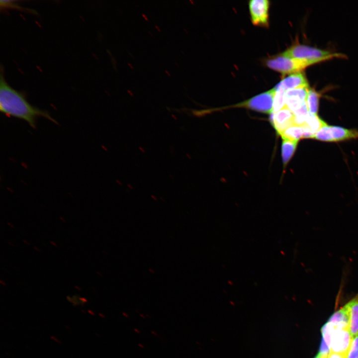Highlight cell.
<instances>
[{
    "label": "cell",
    "mask_w": 358,
    "mask_h": 358,
    "mask_svg": "<svg viewBox=\"0 0 358 358\" xmlns=\"http://www.w3.org/2000/svg\"><path fill=\"white\" fill-rule=\"evenodd\" d=\"M285 93V91L281 89H276V92L273 98L272 112H277L286 106Z\"/></svg>",
    "instance_id": "obj_16"
},
{
    "label": "cell",
    "mask_w": 358,
    "mask_h": 358,
    "mask_svg": "<svg viewBox=\"0 0 358 358\" xmlns=\"http://www.w3.org/2000/svg\"><path fill=\"white\" fill-rule=\"evenodd\" d=\"M297 144V142L283 139L281 145V156L284 168L293 156Z\"/></svg>",
    "instance_id": "obj_14"
},
{
    "label": "cell",
    "mask_w": 358,
    "mask_h": 358,
    "mask_svg": "<svg viewBox=\"0 0 358 358\" xmlns=\"http://www.w3.org/2000/svg\"><path fill=\"white\" fill-rule=\"evenodd\" d=\"M347 355L341 354L340 353L331 352L327 358H346Z\"/></svg>",
    "instance_id": "obj_19"
},
{
    "label": "cell",
    "mask_w": 358,
    "mask_h": 358,
    "mask_svg": "<svg viewBox=\"0 0 358 358\" xmlns=\"http://www.w3.org/2000/svg\"><path fill=\"white\" fill-rule=\"evenodd\" d=\"M275 92L276 89L273 88L242 102L228 107H245L256 111L270 114L272 111Z\"/></svg>",
    "instance_id": "obj_4"
},
{
    "label": "cell",
    "mask_w": 358,
    "mask_h": 358,
    "mask_svg": "<svg viewBox=\"0 0 358 358\" xmlns=\"http://www.w3.org/2000/svg\"><path fill=\"white\" fill-rule=\"evenodd\" d=\"M249 7L253 23L257 26H268L269 1L252 0L249 1Z\"/></svg>",
    "instance_id": "obj_7"
},
{
    "label": "cell",
    "mask_w": 358,
    "mask_h": 358,
    "mask_svg": "<svg viewBox=\"0 0 358 358\" xmlns=\"http://www.w3.org/2000/svg\"><path fill=\"white\" fill-rule=\"evenodd\" d=\"M332 326L330 352L347 355L353 340L349 328Z\"/></svg>",
    "instance_id": "obj_6"
},
{
    "label": "cell",
    "mask_w": 358,
    "mask_h": 358,
    "mask_svg": "<svg viewBox=\"0 0 358 358\" xmlns=\"http://www.w3.org/2000/svg\"><path fill=\"white\" fill-rule=\"evenodd\" d=\"M349 308L346 304L342 308L336 311L328 322L335 327L349 328Z\"/></svg>",
    "instance_id": "obj_12"
},
{
    "label": "cell",
    "mask_w": 358,
    "mask_h": 358,
    "mask_svg": "<svg viewBox=\"0 0 358 358\" xmlns=\"http://www.w3.org/2000/svg\"><path fill=\"white\" fill-rule=\"evenodd\" d=\"M346 358H358V335L353 339Z\"/></svg>",
    "instance_id": "obj_18"
},
{
    "label": "cell",
    "mask_w": 358,
    "mask_h": 358,
    "mask_svg": "<svg viewBox=\"0 0 358 358\" xmlns=\"http://www.w3.org/2000/svg\"><path fill=\"white\" fill-rule=\"evenodd\" d=\"M319 94L315 90L309 89L306 102L308 112L317 115L319 108Z\"/></svg>",
    "instance_id": "obj_15"
},
{
    "label": "cell",
    "mask_w": 358,
    "mask_h": 358,
    "mask_svg": "<svg viewBox=\"0 0 358 358\" xmlns=\"http://www.w3.org/2000/svg\"><path fill=\"white\" fill-rule=\"evenodd\" d=\"M358 138V130L325 124L317 132L314 138L321 141L337 142Z\"/></svg>",
    "instance_id": "obj_5"
},
{
    "label": "cell",
    "mask_w": 358,
    "mask_h": 358,
    "mask_svg": "<svg viewBox=\"0 0 358 358\" xmlns=\"http://www.w3.org/2000/svg\"><path fill=\"white\" fill-rule=\"evenodd\" d=\"M304 130L302 125L294 124L286 128L280 136L282 139L298 142L303 138Z\"/></svg>",
    "instance_id": "obj_13"
},
{
    "label": "cell",
    "mask_w": 358,
    "mask_h": 358,
    "mask_svg": "<svg viewBox=\"0 0 358 358\" xmlns=\"http://www.w3.org/2000/svg\"><path fill=\"white\" fill-rule=\"evenodd\" d=\"M0 6L1 8L3 9H15L19 10L21 11H27L31 13H35V11H33L30 9H27L21 6L18 3H17V1L15 0H0Z\"/></svg>",
    "instance_id": "obj_17"
},
{
    "label": "cell",
    "mask_w": 358,
    "mask_h": 358,
    "mask_svg": "<svg viewBox=\"0 0 358 358\" xmlns=\"http://www.w3.org/2000/svg\"><path fill=\"white\" fill-rule=\"evenodd\" d=\"M320 63L317 61L290 58L281 54L267 60V66L283 75L300 72L306 68Z\"/></svg>",
    "instance_id": "obj_3"
},
{
    "label": "cell",
    "mask_w": 358,
    "mask_h": 358,
    "mask_svg": "<svg viewBox=\"0 0 358 358\" xmlns=\"http://www.w3.org/2000/svg\"><path fill=\"white\" fill-rule=\"evenodd\" d=\"M347 305L349 311V331L353 339L358 335V293Z\"/></svg>",
    "instance_id": "obj_11"
},
{
    "label": "cell",
    "mask_w": 358,
    "mask_h": 358,
    "mask_svg": "<svg viewBox=\"0 0 358 358\" xmlns=\"http://www.w3.org/2000/svg\"><path fill=\"white\" fill-rule=\"evenodd\" d=\"M309 88L288 90L285 91L286 106L293 113L306 105Z\"/></svg>",
    "instance_id": "obj_9"
},
{
    "label": "cell",
    "mask_w": 358,
    "mask_h": 358,
    "mask_svg": "<svg viewBox=\"0 0 358 358\" xmlns=\"http://www.w3.org/2000/svg\"><path fill=\"white\" fill-rule=\"evenodd\" d=\"M281 55L290 58L317 61L319 62L335 58H346V55L343 54L333 53L330 51L301 44L293 45Z\"/></svg>",
    "instance_id": "obj_2"
},
{
    "label": "cell",
    "mask_w": 358,
    "mask_h": 358,
    "mask_svg": "<svg viewBox=\"0 0 358 358\" xmlns=\"http://www.w3.org/2000/svg\"><path fill=\"white\" fill-rule=\"evenodd\" d=\"M295 115L286 106L275 113H271L269 119L277 133L280 134L294 124Z\"/></svg>",
    "instance_id": "obj_8"
},
{
    "label": "cell",
    "mask_w": 358,
    "mask_h": 358,
    "mask_svg": "<svg viewBox=\"0 0 358 358\" xmlns=\"http://www.w3.org/2000/svg\"><path fill=\"white\" fill-rule=\"evenodd\" d=\"M274 88L286 91L297 89L309 88V84L305 76L301 72H298L288 76Z\"/></svg>",
    "instance_id": "obj_10"
},
{
    "label": "cell",
    "mask_w": 358,
    "mask_h": 358,
    "mask_svg": "<svg viewBox=\"0 0 358 358\" xmlns=\"http://www.w3.org/2000/svg\"><path fill=\"white\" fill-rule=\"evenodd\" d=\"M0 110L7 116L24 120L33 128L36 127L37 119L39 117L45 118L57 124L48 112L31 105L22 92L8 85L2 68L0 77Z\"/></svg>",
    "instance_id": "obj_1"
}]
</instances>
